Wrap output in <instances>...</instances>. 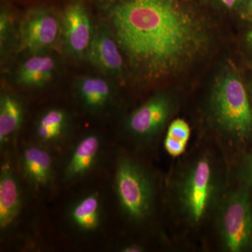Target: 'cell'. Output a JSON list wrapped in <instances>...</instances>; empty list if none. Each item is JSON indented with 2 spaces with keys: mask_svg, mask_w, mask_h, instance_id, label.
I'll use <instances>...</instances> for the list:
<instances>
[{
  "mask_svg": "<svg viewBox=\"0 0 252 252\" xmlns=\"http://www.w3.org/2000/svg\"><path fill=\"white\" fill-rule=\"evenodd\" d=\"M109 14L118 44L152 77L175 72L203 44L198 23L175 0H117Z\"/></svg>",
  "mask_w": 252,
  "mask_h": 252,
  "instance_id": "1",
  "label": "cell"
},
{
  "mask_svg": "<svg viewBox=\"0 0 252 252\" xmlns=\"http://www.w3.org/2000/svg\"><path fill=\"white\" fill-rule=\"evenodd\" d=\"M216 166L207 155L195 159L181 175L176 186V198L182 216L193 225L206 220L220 198Z\"/></svg>",
  "mask_w": 252,
  "mask_h": 252,
  "instance_id": "2",
  "label": "cell"
},
{
  "mask_svg": "<svg viewBox=\"0 0 252 252\" xmlns=\"http://www.w3.org/2000/svg\"><path fill=\"white\" fill-rule=\"evenodd\" d=\"M211 110L217 126L237 140L252 132V107L243 81L233 72L217 81L211 97Z\"/></svg>",
  "mask_w": 252,
  "mask_h": 252,
  "instance_id": "3",
  "label": "cell"
},
{
  "mask_svg": "<svg viewBox=\"0 0 252 252\" xmlns=\"http://www.w3.org/2000/svg\"><path fill=\"white\" fill-rule=\"evenodd\" d=\"M114 188L123 213L140 223L149 218L153 210L155 187L148 171L139 162L124 157L118 160Z\"/></svg>",
  "mask_w": 252,
  "mask_h": 252,
  "instance_id": "4",
  "label": "cell"
},
{
  "mask_svg": "<svg viewBox=\"0 0 252 252\" xmlns=\"http://www.w3.org/2000/svg\"><path fill=\"white\" fill-rule=\"evenodd\" d=\"M217 214V230L223 248L231 252L252 249V197L243 185L227 195Z\"/></svg>",
  "mask_w": 252,
  "mask_h": 252,
  "instance_id": "5",
  "label": "cell"
},
{
  "mask_svg": "<svg viewBox=\"0 0 252 252\" xmlns=\"http://www.w3.org/2000/svg\"><path fill=\"white\" fill-rule=\"evenodd\" d=\"M61 34V25L56 15L44 8L30 10L20 26L21 46L32 55L54 47Z\"/></svg>",
  "mask_w": 252,
  "mask_h": 252,
  "instance_id": "6",
  "label": "cell"
},
{
  "mask_svg": "<svg viewBox=\"0 0 252 252\" xmlns=\"http://www.w3.org/2000/svg\"><path fill=\"white\" fill-rule=\"evenodd\" d=\"M171 110L172 103L169 97L158 94L129 116L126 121V129L138 140H151L163 128Z\"/></svg>",
  "mask_w": 252,
  "mask_h": 252,
  "instance_id": "7",
  "label": "cell"
},
{
  "mask_svg": "<svg viewBox=\"0 0 252 252\" xmlns=\"http://www.w3.org/2000/svg\"><path fill=\"white\" fill-rule=\"evenodd\" d=\"M102 153V140L97 134L88 133L74 144L63 170L64 182H76L89 175L98 163Z\"/></svg>",
  "mask_w": 252,
  "mask_h": 252,
  "instance_id": "8",
  "label": "cell"
},
{
  "mask_svg": "<svg viewBox=\"0 0 252 252\" xmlns=\"http://www.w3.org/2000/svg\"><path fill=\"white\" fill-rule=\"evenodd\" d=\"M63 24L68 51L74 56H83L89 50L94 36L86 5L80 0L72 1L64 10Z\"/></svg>",
  "mask_w": 252,
  "mask_h": 252,
  "instance_id": "9",
  "label": "cell"
},
{
  "mask_svg": "<svg viewBox=\"0 0 252 252\" xmlns=\"http://www.w3.org/2000/svg\"><path fill=\"white\" fill-rule=\"evenodd\" d=\"M41 144L25 147L20 157V168L25 180L36 191L48 188L55 177L54 159Z\"/></svg>",
  "mask_w": 252,
  "mask_h": 252,
  "instance_id": "10",
  "label": "cell"
},
{
  "mask_svg": "<svg viewBox=\"0 0 252 252\" xmlns=\"http://www.w3.org/2000/svg\"><path fill=\"white\" fill-rule=\"evenodd\" d=\"M90 62L102 71L111 75H121L124 69V61L115 37L105 27L94 32L87 51Z\"/></svg>",
  "mask_w": 252,
  "mask_h": 252,
  "instance_id": "11",
  "label": "cell"
},
{
  "mask_svg": "<svg viewBox=\"0 0 252 252\" xmlns=\"http://www.w3.org/2000/svg\"><path fill=\"white\" fill-rule=\"evenodd\" d=\"M23 193L19 180L9 162L1 165L0 172V228L9 229L22 210Z\"/></svg>",
  "mask_w": 252,
  "mask_h": 252,
  "instance_id": "12",
  "label": "cell"
},
{
  "mask_svg": "<svg viewBox=\"0 0 252 252\" xmlns=\"http://www.w3.org/2000/svg\"><path fill=\"white\" fill-rule=\"evenodd\" d=\"M102 198L98 192L91 191L74 200L67 212L71 225L78 231L90 233L96 231L102 221Z\"/></svg>",
  "mask_w": 252,
  "mask_h": 252,
  "instance_id": "13",
  "label": "cell"
},
{
  "mask_svg": "<svg viewBox=\"0 0 252 252\" xmlns=\"http://www.w3.org/2000/svg\"><path fill=\"white\" fill-rule=\"evenodd\" d=\"M69 120L65 111L47 109L41 114L35 126L36 140L46 148L58 147L64 142L69 132Z\"/></svg>",
  "mask_w": 252,
  "mask_h": 252,
  "instance_id": "14",
  "label": "cell"
},
{
  "mask_svg": "<svg viewBox=\"0 0 252 252\" xmlns=\"http://www.w3.org/2000/svg\"><path fill=\"white\" fill-rule=\"evenodd\" d=\"M77 94L83 107L92 113L103 112L112 103L113 91L108 81L102 78H83L77 84Z\"/></svg>",
  "mask_w": 252,
  "mask_h": 252,
  "instance_id": "15",
  "label": "cell"
},
{
  "mask_svg": "<svg viewBox=\"0 0 252 252\" xmlns=\"http://www.w3.org/2000/svg\"><path fill=\"white\" fill-rule=\"evenodd\" d=\"M56 71L54 59L47 55L36 54L20 66L16 75L20 85L28 88H41L49 84Z\"/></svg>",
  "mask_w": 252,
  "mask_h": 252,
  "instance_id": "16",
  "label": "cell"
},
{
  "mask_svg": "<svg viewBox=\"0 0 252 252\" xmlns=\"http://www.w3.org/2000/svg\"><path fill=\"white\" fill-rule=\"evenodd\" d=\"M24 117V109L14 94H4L0 98V145L3 148L18 133Z\"/></svg>",
  "mask_w": 252,
  "mask_h": 252,
  "instance_id": "17",
  "label": "cell"
},
{
  "mask_svg": "<svg viewBox=\"0 0 252 252\" xmlns=\"http://www.w3.org/2000/svg\"><path fill=\"white\" fill-rule=\"evenodd\" d=\"M190 135L188 123L182 119H177L167 127L164 140V149L172 157H178L185 153Z\"/></svg>",
  "mask_w": 252,
  "mask_h": 252,
  "instance_id": "18",
  "label": "cell"
},
{
  "mask_svg": "<svg viewBox=\"0 0 252 252\" xmlns=\"http://www.w3.org/2000/svg\"><path fill=\"white\" fill-rule=\"evenodd\" d=\"M239 176L244 185L252 189V153L244 157L239 169Z\"/></svg>",
  "mask_w": 252,
  "mask_h": 252,
  "instance_id": "19",
  "label": "cell"
},
{
  "mask_svg": "<svg viewBox=\"0 0 252 252\" xmlns=\"http://www.w3.org/2000/svg\"><path fill=\"white\" fill-rule=\"evenodd\" d=\"M11 19L9 15L4 10L1 11V18H0V35H1V45L4 44L5 39H6L11 26Z\"/></svg>",
  "mask_w": 252,
  "mask_h": 252,
  "instance_id": "20",
  "label": "cell"
},
{
  "mask_svg": "<svg viewBox=\"0 0 252 252\" xmlns=\"http://www.w3.org/2000/svg\"><path fill=\"white\" fill-rule=\"evenodd\" d=\"M119 251L122 252H142L144 251V248L138 244H128L124 245L119 248Z\"/></svg>",
  "mask_w": 252,
  "mask_h": 252,
  "instance_id": "21",
  "label": "cell"
},
{
  "mask_svg": "<svg viewBox=\"0 0 252 252\" xmlns=\"http://www.w3.org/2000/svg\"><path fill=\"white\" fill-rule=\"evenodd\" d=\"M224 6L228 8H234L241 1V0H220Z\"/></svg>",
  "mask_w": 252,
  "mask_h": 252,
  "instance_id": "22",
  "label": "cell"
},
{
  "mask_svg": "<svg viewBox=\"0 0 252 252\" xmlns=\"http://www.w3.org/2000/svg\"><path fill=\"white\" fill-rule=\"evenodd\" d=\"M248 41L251 43L252 45V31L250 32L248 34Z\"/></svg>",
  "mask_w": 252,
  "mask_h": 252,
  "instance_id": "23",
  "label": "cell"
},
{
  "mask_svg": "<svg viewBox=\"0 0 252 252\" xmlns=\"http://www.w3.org/2000/svg\"><path fill=\"white\" fill-rule=\"evenodd\" d=\"M248 7L249 9L252 11V0H250V1H249Z\"/></svg>",
  "mask_w": 252,
  "mask_h": 252,
  "instance_id": "24",
  "label": "cell"
}]
</instances>
